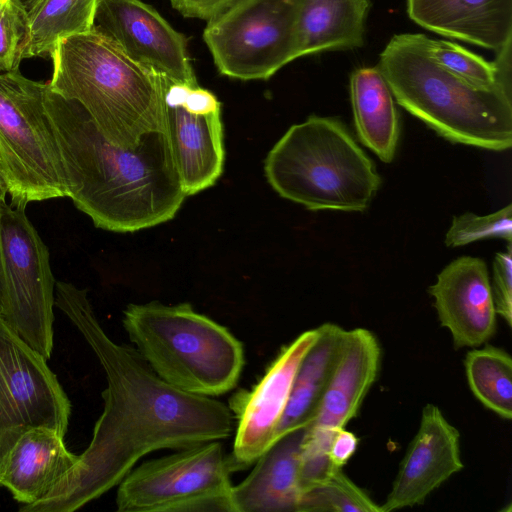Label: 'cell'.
Segmentation results:
<instances>
[{"instance_id": "6da1fadb", "label": "cell", "mask_w": 512, "mask_h": 512, "mask_svg": "<svg viewBox=\"0 0 512 512\" xmlns=\"http://www.w3.org/2000/svg\"><path fill=\"white\" fill-rule=\"evenodd\" d=\"M55 306L78 329L103 367L104 409L74 467L46 496L23 505L21 511H75L118 485L153 451L179 450L230 436V409L212 397L168 384L134 347L112 340L86 289L56 281Z\"/></svg>"}, {"instance_id": "7a4b0ae2", "label": "cell", "mask_w": 512, "mask_h": 512, "mask_svg": "<svg viewBox=\"0 0 512 512\" xmlns=\"http://www.w3.org/2000/svg\"><path fill=\"white\" fill-rule=\"evenodd\" d=\"M45 106L65 168L68 197L98 228L135 232L174 218L186 193L167 133L134 147L109 141L89 114L47 83Z\"/></svg>"}, {"instance_id": "3957f363", "label": "cell", "mask_w": 512, "mask_h": 512, "mask_svg": "<svg viewBox=\"0 0 512 512\" xmlns=\"http://www.w3.org/2000/svg\"><path fill=\"white\" fill-rule=\"evenodd\" d=\"M49 54L50 89L82 106L109 141L130 148L149 133H167L165 78L110 39L92 29L59 39Z\"/></svg>"}, {"instance_id": "277c9868", "label": "cell", "mask_w": 512, "mask_h": 512, "mask_svg": "<svg viewBox=\"0 0 512 512\" xmlns=\"http://www.w3.org/2000/svg\"><path fill=\"white\" fill-rule=\"evenodd\" d=\"M423 34L394 35L378 68L396 102L453 143L492 151L512 145L511 86L480 88L438 65Z\"/></svg>"}, {"instance_id": "5b68a950", "label": "cell", "mask_w": 512, "mask_h": 512, "mask_svg": "<svg viewBox=\"0 0 512 512\" xmlns=\"http://www.w3.org/2000/svg\"><path fill=\"white\" fill-rule=\"evenodd\" d=\"M264 171L281 197L311 211L362 212L381 185L345 125L317 115L285 132L267 154Z\"/></svg>"}, {"instance_id": "8992f818", "label": "cell", "mask_w": 512, "mask_h": 512, "mask_svg": "<svg viewBox=\"0 0 512 512\" xmlns=\"http://www.w3.org/2000/svg\"><path fill=\"white\" fill-rule=\"evenodd\" d=\"M122 323L133 347L168 384L207 397L236 387L244 366L242 343L189 303L129 304Z\"/></svg>"}, {"instance_id": "52a82bcc", "label": "cell", "mask_w": 512, "mask_h": 512, "mask_svg": "<svg viewBox=\"0 0 512 512\" xmlns=\"http://www.w3.org/2000/svg\"><path fill=\"white\" fill-rule=\"evenodd\" d=\"M47 83L0 73V156L11 206L68 197L64 164L45 106Z\"/></svg>"}, {"instance_id": "ba28073f", "label": "cell", "mask_w": 512, "mask_h": 512, "mask_svg": "<svg viewBox=\"0 0 512 512\" xmlns=\"http://www.w3.org/2000/svg\"><path fill=\"white\" fill-rule=\"evenodd\" d=\"M231 459L219 440L132 469L118 484L119 512H234Z\"/></svg>"}, {"instance_id": "9c48e42d", "label": "cell", "mask_w": 512, "mask_h": 512, "mask_svg": "<svg viewBox=\"0 0 512 512\" xmlns=\"http://www.w3.org/2000/svg\"><path fill=\"white\" fill-rule=\"evenodd\" d=\"M206 22L203 40L221 75L267 80L295 60V0H240Z\"/></svg>"}, {"instance_id": "30bf717a", "label": "cell", "mask_w": 512, "mask_h": 512, "mask_svg": "<svg viewBox=\"0 0 512 512\" xmlns=\"http://www.w3.org/2000/svg\"><path fill=\"white\" fill-rule=\"evenodd\" d=\"M3 320L46 359L53 348L55 279L49 252L25 214L1 201Z\"/></svg>"}, {"instance_id": "8fae6325", "label": "cell", "mask_w": 512, "mask_h": 512, "mask_svg": "<svg viewBox=\"0 0 512 512\" xmlns=\"http://www.w3.org/2000/svg\"><path fill=\"white\" fill-rule=\"evenodd\" d=\"M381 347L369 330H346L341 354L301 443V486L322 480L334 467L328 453L338 431L358 413L377 379Z\"/></svg>"}, {"instance_id": "7c38bea8", "label": "cell", "mask_w": 512, "mask_h": 512, "mask_svg": "<svg viewBox=\"0 0 512 512\" xmlns=\"http://www.w3.org/2000/svg\"><path fill=\"white\" fill-rule=\"evenodd\" d=\"M47 360L0 316V441L34 426L65 436L71 404Z\"/></svg>"}, {"instance_id": "4fadbf2b", "label": "cell", "mask_w": 512, "mask_h": 512, "mask_svg": "<svg viewBox=\"0 0 512 512\" xmlns=\"http://www.w3.org/2000/svg\"><path fill=\"white\" fill-rule=\"evenodd\" d=\"M93 29L163 78L198 85L188 39L142 0H97Z\"/></svg>"}, {"instance_id": "5bb4252c", "label": "cell", "mask_w": 512, "mask_h": 512, "mask_svg": "<svg viewBox=\"0 0 512 512\" xmlns=\"http://www.w3.org/2000/svg\"><path fill=\"white\" fill-rule=\"evenodd\" d=\"M319 335L307 330L282 348L261 380L235 399L238 425L230 454L235 470L249 467L275 441L296 371Z\"/></svg>"}, {"instance_id": "9a60e30c", "label": "cell", "mask_w": 512, "mask_h": 512, "mask_svg": "<svg viewBox=\"0 0 512 512\" xmlns=\"http://www.w3.org/2000/svg\"><path fill=\"white\" fill-rule=\"evenodd\" d=\"M463 466L459 431L439 407L425 405L419 429L399 465L391 491L380 506L381 512L422 504Z\"/></svg>"}, {"instance_id": "2e32d148", "label": "cell", "mask_w": 512, "mask_h": 512, "mask_svg": "<svg viewBox=\"0 0 512 512\" xmlns=\"http://www.w3.org/2000/svg\"><path fill=\"white\" fill-rule=\"evenodd\" d=\"M428 291L455 349L480 347L494 336L497 314L484 260L472 256L453 260Z\"/></svg>"}, {"instance_id": "e0dca14e", "label": "cell", "mask_w": 512, "mask_h": 512, "mask_svg": "<svg viewBox=\"0 0 512 512\" xmlns=\"http://www.w3.org/2000/svg\"><path fill=\"white\" fill-rule=\"evenodd\" d=\"M64 435L44 427H28L0 441V485L27 505L46 496L78 461Z\"/></svg>"}, {"instance_id": "ac0fdd59", "label": "cell", "mask_w": 512, "mask_h": 512, "mask_svg": "<svg viewBox=\"0 0 512 512\" xmlns=\"http://www.w3.org/2000/svg\"><path fill=\"white\" fill-rule=\"evenodd\" d=\"M304 431L300 428L275 440L251 473L233 486L234 512H298Z\"/></svg>"}, {"instance_id": "d6986e66", "label": "cell", "mask_w": 512, "mask_h": 512, "mask_svg": "<svg viewBox=\"0 0 512 512\" xmlns=\"http://www.w3.org/2000/svg\"><path fill=\"white\" fill-rule=\"evenodd\" d=\"M407 13L429 31L496 52L512 41V0H407Z\"/></svg>"}, {"instance_id": "ffe728a7", "label": "cell", "mask_w": 512, "mask_h": 512, "mask_svg": "<svg viewBox=\"0 0 512 512\" xmlns=\"http://www.w3.org/2000/svg\"><path fill=\"white\" fill-rule=\"evenodd\" d=\"M166 124L184 192L192 196L213 186L223 172L225 149L221 112L197 115L165 102Z\"/></svg>"}, {"instance_id": "44dd1931", "label": "cell", "mask_w": 512, "mask_h": 512, "mask_svg": "<svg viewBox=\"0 0 512 512\" xmlns=\"http://www.w3.org/2000/svg\"><path fill=\"white\" fill-rule=\"evenodd\" d=\"M369 0H295V59L364 43Z\"/></svg>"}, {"instance_id": "7402d4cb", "label": "cell", "mask_w": 512, "mask_h": 512, "mask_svg": "<svg viewBox=\"0 0 512 512\" xmlns=\"http://www.w3.org/2000/svg\"><path fill=\"white\" fill-rule=\"evenodd\" d=\"M349 87L360 142L381 161L392 162L399 138V115L394 96L378 66L354 70Z\"/></svg>"}, {"instance_id": "603a6c76", "label": "cell", "mask_w": 512, "mask_h": 512, "mask_svg": "<svg viewBox=\"0 0 512 512\" xmlns=\"http://www.w3.org/2000/svg\"><path fill=\"white\" fill-rule=\"evenodd\" d=\"M318 331L296 371L275 440L310 423L338 363L346 330L325 323Z\"/></svg>"}, {"instance_id": "cb8c5ba5", "label": "cell", "mask_w": 512, "mask_h": 512, "mask_svg": "<svg viewBox=\"0 0 512 512\" xmlns=\"http://www.w3.org/2000/svg\"><path fill=\"white\" fill-rule=\"evenodd\" d=\"M97 0H43L28 12V33L22 58L50 53L61 38L94 27Z\"/></svg>"}, {"instance_id": "d4e9b609", "label": "cell", "mask_w": 512, "mask_h": 512, "mask_svg": "<svg viewBox=\"0 0 512 512\" xmlns=\"http://www.w3.org/2000/svg\"><path fill=\"white\" fill-rule=\"evenodd\" d=\"M464 359L469 388L488 410L504 420L512 418V358L497 346L485 343Z\"/></svg>"}, {"instance_id": "484cf974", "label": "cell", "mask_w": 512, "mask_h": 512, "mask_svg": "<svg viewBox=\"0 0 512 512\" xmlns=\"http://www.w3.org/2000/svg\"><path fill=\"white\" fill-rule=\"evenodd\" d=\"M425 44L428 54L438 65L474 86L485 89L511 86L512 41L497 51L494 62L451 41L426 36Z\"/></svg>"}, {"instance_id": "4316f807", "label": "cell", "mask_w": 512, "mask_h": 512, "mask_svg": "<svg viewBox=\"0 0 512 512\" xmlns=\"http://www.w3.org/2000/svg\"><path fill=\"white\" fill-rule=\"evenodd\" d=\"M298 512H381L380 506L342 468L302 490Z\"/></svg>"}, {"instance_id": "83f0119b", "label": "cell", "mask_w": 512, "mask_h": 512, "mask_svg": "<svg viewBox=\"0 0 512 512\" xmlns=\"http://www.w3.org/2000/svg\"><path fill=\"white\" fill-rule=\"evenodd\" d=\"M491 238H500L511 243L512 205L488 215L479 216L471 212L454 217L445 236L448 247H459Z\"/></svg>"}, {"instance_id": "f1b7e54d", "label": "cell", "mask_w": 512, "mask_h": 512, "mask_svg": "<svg viewBox=\"0 0 512 512\" xmlns=\"http://www.w3.org/2000/svg\"><path fill=\"white\" fill-rule=\"evenodd\" d=\"M28 33V12L20 0L0 5V70L17 71Z\"/></svg>"}, {"instance_id": "f546056e", "label": "cell", "mask_w": 512, "mask_h": 512, "mask_svg": "<svg viewBox=\"0 0 512 512\" xmlns=\"http://www.w3.org/2000/svg\"><path fill=\"white\" fill-rule=\"evenodd\" d=\"M492 296L496 314L512 325V249L508 243L507 251L498 252L493 260Z\"/></svg>"}, {"instance_id": "4dcf8cb0", "label": "cell", "mask_w": 512, "mask_h": 512, "mask_svg": "<svg viewBox=\"0 0 512 512\" xmlns=\"http://www.w3.org/2000/svg\"><path fill=\"white\" fill-rule=\"evenodd\" d=\"M240 0H169L171 6L187 18L208 21Z\"/></svg>"}, {"instance_id": "1f68e13d", "label": "cell", "mask_w": 512, "mask_h": 512, "mask_svg": "<svg viewBox=\"0 0 512 512\" xmlns=\"http://www.w3.org/2000/svg\"><path fill=\"white\" fill-rule=\"evenodd\" d=\"M359 439L345 428L334 436L328 453L330 464L334 468H342L354 455L358 447Z\"/></svg>"}, {"instance_id": "d6a6232c", "label": "cell", "mask_w": 512, "mask_h": 512, "mask_svg": "<svg viewBox=\"0 0 512 512\" xmlns=\"http://www.w3.org/2000/svg\"><path fill=\"white\" fill-rule=\"evenodd\" d=\"M1 201H0V309L3 300V292H4V270H3V255H2V239H1Z\"/></svg>"}, {"instance_id": "836d02e7", "label": "cell", "mask_w": 512, "mask_h": 512, "mask_svg": "<svg viewBox=\"0 0 512 512\" xmlns=\"http://www.w3.org/2000/svg\"><path fill=\"white\" fill-rule=\"evenodd\" d=\"M8 193V187L4 175V170L2 166L1 156H0V201H5V197Z\"/></svg>"}, {"instance_id": "e575fe53", "label": "cell", "mask_w": 512, "mask_h": 512, "mask_svg": "<svg viewBox=\"0 0 512 512\" xmlns=\"http://www.w3.org/2000/svg\"><path fill=\"white\" fill-rule=\"evenodd\" d=\"M43 0H27L25 7L27 11L35 8L38 4H40Z\"/></svg>"}, {"instance_id": "d590c367", "label": "cell", "mask_w": 512, "mask_h": 512, "mask_svg": "<svg viewBox=\"0 0 512 512\" xmlns=\"http://www.w3.org/2000/svg\"><path fill=\"white\" fill-rule=\"evenodd\" d=\"M3 1H4V0H0V5H1V3H2Z\"/></svg>"}]
</instances>
